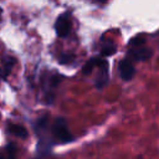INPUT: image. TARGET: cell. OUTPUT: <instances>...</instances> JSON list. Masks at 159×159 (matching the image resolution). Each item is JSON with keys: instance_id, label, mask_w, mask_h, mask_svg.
<instances>
[{"instance_id": "1", "label": "cell", "mask_w": 159, "mask_h": 159, "mask_svg": "<svg viewBox=\"0 0 159 159\" xmlns=\"http://www.w3.org/2000/svg\"><path fill=\"white\" fill-rule=\"evenodd\" d=\"M51 133H52V137L58 143L63 144V143H68L72 140V135H71V132L68 129L67 122L63 118H57L53 122L52 128H51Z\"/></svg>"}, {"instance_id": "2", "label": "cell", "mask_w": 159, "mask_h": 159, "mask_svg": "<svg viewBox=\"0 0 159 159\" xmlns=\"http://www.w3.org/2000/svg\"><path fill=\"white\" fill-rule=\"evenodd\" d=\"M55 30H56V34L60 36V37H67L71 32V21H70V17H68V14L65 12L62 15H60L56 20V24H55Z\"/></svg>"}, {"instance_id": "3", "label": "cell", "mask_w": 159, "mask_h": 159, "mask_svg": "<svg viewBox=\"0 0 159 159\" xmlns=\"http://www.w3.org/2000/svg\"><path fill=\"white\" fill-rule=\"evenodd\" d=\"M119 75H120V78L123 81H130L134 76V66L132 65V62L128 60V58H124L119 62Z\"/></svg>"}, {"instance_id": "4", "label": "cell", "mask_w": 159, "mask_h": 159, "mask_svg": "<svg viewBox=\"0 0 159 159\" xmlns=\"http://www.w3.org/2000/svg\"><path fill=\"white\" fill-rule=\"evenodd\" d=\"M153 55L152 50L144 46H135L129 51V56L135 61H147Z\"/></svg>"}, {"instance_id": "5", "label": "cell", "mask_w": 159, "mask_h": 159, "mask_svg": "<svg viewBox=\"0 0 159 159\" xmlns=\"http://www.w3.org/2000/svg\"><path fill=\"white\" fill-rule=\"evenodd\" d=\"M98 67H99V75H98L96 86L98 89H101L108 83V62L101 58L98 62Z\"/></svg>"}, {"instance_id": "6", "label": "cell", "mask_w": 159, "mask_h": 159, "mask_svg": "<svg viewBox=\"0 0 159 159\" xmlns=\"http://www.w3.org/2000/svg\"><path fill=\"white\" fill-rule=\"evenodd\" d=\"M15 63H16V60L14 57H6L2 62V67H0V78L5 80L9 76V73L11 72Z\"/></svg>"}, {"instance_id": "7", "label": "cell", "mask_w": 159, "mask_h": 159, "mask_svg": "<svg viewBox=\"0 0 159 159\" xmlns=\"http://www.w3.org/2000/svg\"><path fill=\"white\" fill-rule=\"evenodd\" d=\"M9 132L12 133L14 135H17L20 138H26L27 137V130L19 124H9Z\"/></svg>"}, {"instance_id": "8", "label": "cell", "mask_w": 159, "mask_h": 159, "mask_svg": "<svg viewBox=\"0 0 159 159\" xmlns=\"http://www.w3.org/2000/svg\"><path fill=\"white\" fill-rule=\"evenodd\" d=\"M99 60H101V58H98V57H93V58H91L89 61H87V62H86V65H84V66H83V68H82V72H83L84 75L91 73V72H92V70H93L96 66H98Z\"/></svg>"}, {"instance_id": "9", "label": "cell", "mask_w": 159, "mask_h": 159, "mask_svg": "<svg viewBox=\"0 0 159 159\" xmlns=\"http://www.w3.org/2000/svg\"><path fill=\"white\" fill-rule=\"evenodd\" d=\"M116 52V45L113 42H107L103 47H102V55L103 56H111Z\"/></svg>"}, {"instance_id": "10", "label": "cell", "mask_w": 159, "mask_h": 159, "mask_svg": "<svg viewBox=\"0 0 159 159\" xmlns=\"http://www.w3.org/2000/svg\"><path fill=\"white\" fill-rule=\"evenodd\" d=\"M73 60H75V56H73L72 53H62V55H60V57H58V62H60L61 65H68V63H71Z\"/></svg>"}, {"instance_id": "11", "label": "cell", "mask_w": 159, "mask_h": 159, "mask_svg": "<svg viewBox=\"0 0 159 159\" xmlns=\"http://www.w3.org/2000/svg\"><path fill=\"white\" fill-rule=\"evenodd\" d=\"M60 81H61V76H60L58 73H53V75L50 77V87H51V88H56L57 84L60 83Z\"/></svg>"}, {"instance_id": "12", "label": "cell", "mask_w": 159, "mask_h": 159, "mask_svg": "<svg viewBox=\"0 0 159 159\" xmlns=\"http://www.w3.org/2000/svg\"><path fill=\"white\" fill-rule=\"evenodd\" d=\"M144 42H145V40H144V39H139V37H135V39H133V40L129 42V45L135 47V46H142Z\"/></svg>"}, {"instance_id": "13", "label": "cell", "mask_w": 159, "mask_h": 159, "mask_svg": "<svg viewBox=\"0 0 159 159\" xmlns=\"http://www.w3.org/2000/svg\"><path fill=\"white\" fill-rule=\"evenodd\" d=\"M7 154H9L7 159H15V148H14V145H9V153ZM0 159H2V158L0 157Z\"/></svg>"}, {"instance_id": "14", "label": "cell", "mask_w": 159, "mask_h": 159, "mask_svg": "<svg viewBox=\"0 0 159 159\" xmlns=\"http://www.w3.org/2000/svg\"><path fill=\"white\" fill-rule=\"evenodd\" d=\"M96 1H98V2H106L107 0H96Z\"/></svg>"}]
</instances>
